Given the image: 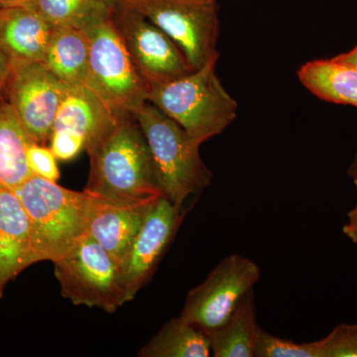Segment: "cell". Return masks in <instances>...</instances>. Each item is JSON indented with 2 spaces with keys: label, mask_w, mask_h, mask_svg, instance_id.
<instances>
[{
  "label": "cell",
  "mask_w": 357,
  "mask_h": 357,
  "mask_svg": "<svg viewBox=\"0 0 357 357\" xmlns=\"http://www.w3.org/2000/svg\"><path fill=\"white\" fill-rule=\"evenodd\" d=\"M91 160L84 191L136 204L163 197L144 133L132 114H117L109 130L86 150Z\"/></svg>",
  "instance_id": "obj_1"
},
{
  "label": "cell",
  "mask_w": 357,
  "mask_h": 357,
  "mask_svg": "<svg viewBox=\"0 0 357 357\" xmlns=\"http://www.w3.org/2000/svg\"><path fill=\"white\" fill-rule=\"evenodd\" d=\"M27 215L30 262H54L86 236V192L30 176L16 191Z\"/></svg>",
  "instance_id": "obj_2"
},
{
  "label": "cell",
  "mask_w": 357,
  "mask_h": 357,
  "mask_svg": "<svg viewBox=\"0 0 357 357\" xmlns=\"http://www.w3.org/2000/svg\"><path fill=\"white\" fill-rule=\"evenodd\" d=\"M218 60L148 91V102L201 144L222 134L236 121L238 112V103L218 77Z\"/></svg>",
  "instance_id": "obj_3"
},
{
  "label": "cell",
  "mask_w": 357,
  "mask_h": 357,
  "mask_svg": "<svg viewBox=\"0 0 357 357\" xmlns=\"http://www.w3.org/2000/svg\"><path fill=\"white\" fill-rule=\"evenodd\" d=\"M134 117L146 138L164 198L184 206L190 197L199 196L213 178L199 153L201 143L149 102Z\"/></svg>",
  "instance_id": "obj_4"
},
{
  "label": "cell",
  "mask_w": 357,
  "mask_h": 357,
  "mask_svg": "<svg viewBox=\"0 0 357 357\" xmlns=\"http://www.w3.org/2000/svg\"><path fill=\"white\" fill-rule=\"evenodd\" d=\"M84 31L89 42L86 88L112 114L134 115L148 102L149 89L133 65L110 14Z\"/></svg>",
  "instance_id": "obj_5"
},
{
  "label": "cell",
  "mask_w": 357,
  "mask_h": 357,
  "mask_svg": "<svg viewBox=\"0 0 357 357\" xmlns=\"http://www.w3.org/2000/svg\"><path fill=\"white\" fill-rule=\"evenodd\" d=\"M137 11L178 45L192 70L218 59L217 0H119Z\"/></svg>",
  "instance_id": "obj_6"
},
{
  "label": "cell",
  "mask_w": 357,
  "mask_h": 357,
  "mask_svg": "<svg viewBox=\"0 0 357 357\" xmlns=\"http://www.w3.org/2000/svg\"><path fill=\"white\" fill-rule=\"evenodd\" d=\"M53 263L62 295L76 306L112 314L126 304L121 265L88 234Z\"/></svg>",
  "instance_id": "obj_7"
},
{
  "label": "cell",
  "mask_w": 357,
  "mask_h": 357,
  "mask_svg": "<svg viewBox=\"0 0 357 357\" xmlns=\"http://www.w3.org/2000/svg\"><path fill=\"white\" fill-rule=\"evenodd\" d=\"M110 18L148 89L195 70L178 45L137 11L116 2Z\"/></svg>",
  "instance_id": "obj_8"
},
{
  "label": "cell",
  "mask_w": 357,
  "mask_h": 357,
  "mask_svg": "<svg viewBox=\"0 0 357 357\" xmlns=\"http://www.w3.org/2000/svg\"><path fill=\"white\" fill-rule=\"evenodd\" d=\"M261 270L241 255L225 257L206 279L188 293L180 317L203 332L222 325L239 301L255 289Z\"/></svg>",
  "instance_id": "obj_9"
},
{
  "label": "cell",
  "mask_w": 357,
  "mask_h": 357,
  "mask_svg": "<svg viewBox=\"0 0 357 357\" xmlns=\"http://www.w3.org/2000/svg\"><path fill=\"white\" fill-rule=\"evenodd\" d=\"M65 89L42 63L13 64L4 96L33 142L50 141Z\"/></svg>",
  "instance_id": "obj_10"
},
{
  "label": "cell",
  "mask_w": 357,
  "mask_h": 357,
  "mask_svg": "<svg viewBox=\"0 0 357 357\" xmlns=\"http://www.w3.org/2000/svg\"><path fill=\"white\" fill-rule=\"evenodd\" d=\"M184 206L161 197L150 208L121 266L126 303L151 280L185 217Z\"/></svg>",
  "instance_id": "obj_11"
},
{
  "label": "cell",
  "mask_w": 357,
  "mask_h": 357,
  "mask_svg": "<svg viewBox=\"0 0 357 357\" xmlns=\"http://www.w3.org/2000/svg\"><path fill=\"white\" fill-rule=\"evenodd\" d=\"M88 195L86 234L102 245L119 265L158 199L142 203H116Z\"/></svg>",
  "instance_id": "obj_12"
},
{
  "label": "cell",
  "mask_w": 357,
  "mask_h": 357,
  "mask_svg": "<svg viewBox=\"0 0 357 357\" xmlns=\"http://www.w3.org/2000/svg\"><path fill=\"white\" fill-rule=\"evenodd\" d=\"M54 26L33 6L0 8V50L14 63L42 62Z\"/></svg>",
  "instance_id": "obj_13"
},
{
  "label": "cell",
  "mask_w": 357,
  "mask_h": 357,
  "mask_svg": "<svg viewBox=\"0 0 357 357\" xmlns=\"http://www.w3.org/2000/svg\"><path fill=\"white\" fill-rule=\"evenodd\" d=\"M30 262L27 215L17 194L0 190V298L7 284Z\"/></svg>",
  "instance_id": "obj_14"
},
{
  "label": "cell",
  "mask_w": 357,
  "mask_h": 357,
  "mask_svg": "<svg viewBox=\"0 0 357 357\" xmlns=\"http://www.w3.org/2000/svg\"><path fill=\"white\" fill-rule=\"evenodd\" d=\"M116 115L86 86H66L53 130L79 134L86 141V150L109 130Z\"/></svg>",
  "instance_id": "obj_15"
},
{
  "label": "cell",
  "mask_w": 357,
  "mask_h": 357,
  "mask_svg": "<svg viewBox=\"0 0 357 357\" xmlns=\"http://www.w3.org/2000/svg\"><path fill=\"white\" fill-rule=\"evenodd\" d=\"M89 57V37L84 30L54 26L41 63L65 86H86Z\"/></svg>",
  "instance_id": "obj_16"
},
{
  "label": "cell",
  "mask_w": 357,
  "mask_h": 357,
  "mask_svg": "<svg viewBox=\"0 0 357 357\" xmlns=\"http://www.w3.org/2000/svg\"><path fill=\"white\" fill-rule=\"evenodd\" d=\"M260 328L256 323L255 289L239 301L229 318L204 332L215 357H255Z\"/></svg>",
  "instance_id": "obj_17"
},
{
  "label": "cell",
  "mask_w": 357,
  "mask_h": 357,
  "mask_svg": "<svg viewBox=\"0 0 357 357\" xmlns=\"http://www.w3.org/2000/svg\"><path fill=\"white\" fill-rule=\"evenodd\" d=\"M300 83L326 102L357 107V67L335 58L316 59L298 70Z\"/></svg>",
  "instance_id": "obj_18"
},
{
  "label": "cell",
  "mask_w": 357,
  "mask_h": 357,
  "mask_svg": "<svg viewBox=\"0 0 357 357\" xmlns=\"http://www.w3.org/2000/svg\"><path fill=\"white\" fill-rule=\"evenodd\" d=\"M20 119L6 100H0V190L17 191L33 174L27 163L30 143Z\"/></svg>",
  "instance_id": "obj_19"
},
{
  "label": "cell",
  "mask_w": 357,
  "mask_h": 357,
  "mask_svg": "<svg viewBox=\"0 0 357 357\" xmlns=\"http://www.w3.org/2000/svg\"><path fill=\"white\" fill-rule=\"evenodd\" d=\"M210 342L203 331L181 318H174L162 326L138 351L140 357H208Z\"/></svg>",
  "instance_id": "obj_20"
},
{
  "label": "cell",
  "mask_w": 357,
  "mask_h": 357,
  "mask_svg": "<svg viewBox=\"0 0 357 357\" xmlns=\"http://www.w3.org/2000/svg\"><path fill=\"white\" fill-rule=\"evenodd\" d=\"M112 6L105 0H35L30 6L53 26L86 30L109 17Z\"/></svg>",
  "instance_id": "obj_21"
},
{
  "label": "cell",
  "mask_w": 357,
  "mask_h": 357,
  "mask_svg": "<svg viewBox=\"0 0 357 357\" xmlns=\"http://www.w3.org/2000/svg\"><path fill=\"white\" fill-rule=\"evenodd\" d=\"M255 357H319L314 342H299L275 337L260 328Z\"/></svg>",
  "instance_id": "obj_22"
},
{
  "label": "cell",
  "mask_w": 357,
  "mask_h": 357,
  "mask_svg": "<svg viewBox=\"0 0 357 357\" xmlns=\"http://www.w3.org/2000/svg\"><path fill=\"white\" fill-rule=\"evenodd\" d=\"M314 344L319 357H357V324H340Z\"/></svg>",
  "instance_id": "obj_23"
},
{
  "label": "cell",
  "mask_w": 357,
  "mask_h": 357,
  "mask_svg": "<svg viewBox=\"0 0 357 357\" xmlns=\"http://www.w3.org/2000/svg\"><path fill=\"white\" fill-rule=\"evenodd\" d=\"M27 163L33 175L52 182H57L60 178L57 158L51 148L46 145L30 143L27 148Z\"/></svg>",
  "instance_id": "obj_24"
},
{
  "label": "cell",
  "mask_w": 357,
  "mask_h": 357,
  "mask_svg": "<svg viewBox=\"0 0 357 357\" xmlns=\"http://www.w3.org/2000/svg\"><path fill=\"white\" fill-rule=\"evenodd\" d=\"M49 143L56 158L63 161L74 159L86 148L84 138L69 130H53Z\"/></svg>",
  "instance_id": "obj_25"
},
{
  "label": "cell",
  "mask_w": 357,
  "mask_h": 357,
  "mask_svg": "<svg viewBox=\"0 0 357 357\" xmlns=\"http://www.w3.org/2000/svg\"><path fill=\"white\" fill-rule=\"evenodd\" d=\"M11 69H13V62L4 52L0 50V98H3Z\"/></svg>",
  "instance_id": "obj_26"
},
{
  "label": "cell",
  "mask_w": 357,
  "mask_h": 357,
  "mask_svg": "<svg viewBox=\"0 0 357 357\" xmlns=\"http://www.w3.org/2000/svg\"><path fill=\"white\" fill-rule=\"evenodd\" d=\"M357 191V182H354ZM347 222L342 227L344 236L357 245V203L347 213Z\"/></svg>",
  "instance_id": "obj_27"
},
{
  "label": "cell",
  "mask_w": 357,
  "mask_h": 357,
  "mask_svg": "<svg viewBox=\"0 0 357 357\" xmlns=\"http://www.w3.org/2000/svg\"><path fill=\"white\" fill-rule=\"evenodd\" d=\"M333 58H335V60L340 61V62L347 63V64L357 67V43L351 50L335 56Z\"/></svg>",
  "instance_id": "obj_28"
},
{
  "label": "cell",
  "mask_w": 357,
  "mask_h": 357,
  "mask_svg": "<svg viewBox=\"0 0 357 357\" xmlns=\"http://www.w3.org/2000/svg\"><path fill=\"white\" fill-rule=\"evenodd\" d=\"M35 0H0L1 7L27 6H32Z\"/></svg>",
  "instance_id": "obj_29"
},
{
  "label": "cell",
  "mask_w": 357,
  "mask_h": 357,
  "mask_svg": "<svg viewBox=\"0 0 357 357\" xmlns=\"http://www.w3.org/2000/svg\"><path fill=\"white\" fill-rule=\"evenodd\" d=\"M349 177L352 178V181L357 182V151L354 155V158L352 160L351 165H349V170H347Z\"/></svg>",
  "instance_id": "obj_30"
},
{
  "label": "cell",
  "mask_w": 357,
  "mask_h": 357,
  "mask_svg": "<svg viewBox=\"0 0 357 357\" xmlns=\"http://www.w3.org/2000/svg\"><path fill=\"white\" fill-rule=\"evenodd\" d=\"M105 2H107V3H109V4H114V3H116L117 1H119V0H105Z\"/></svg>",
  "instance_id": "obj_31"
},
{
  "label": "cell",
  "mask_w": 357,
  "mask_h": 357,
  "mask_svg": "<svg viewBox=\"0 0 357 357\" xmlns=\"http://www.w3.org/2000/svg\"><path fill=\"white\" fill-rule=\"evenodd\" d=\"M0 100H1V98H0Z\"/></svg>",
  "instance_id": "obj_32"
}]
</instances>
